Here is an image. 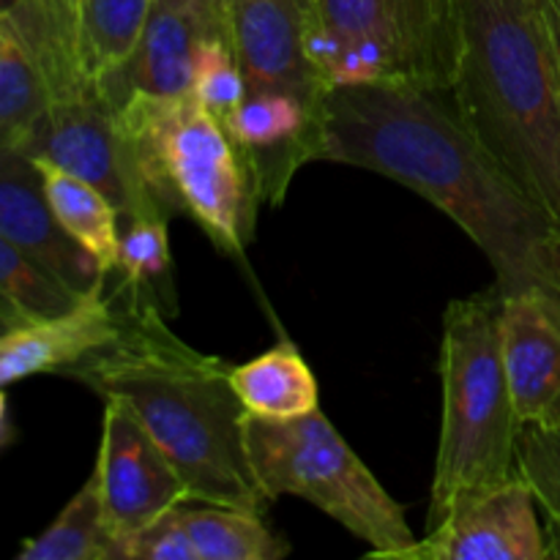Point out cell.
I'll use <instances>...</instances> for the list:
<instances>
[{
  "label": "cell",
  "mask_w": 560,
  "mask_h": 560,
  "mask_svg": "<svg viewBox=\"0 0 560 560\" xmlns=\"http://www.w3.org/2000/svg\"><path fill=\"white\" fill-rule=\"evenodd\" d=\"M317 162L370 170L446 213L487 255L495 288L552 293L547 246L558 224L517 189L438 93L337 85L326 93Z\"/></svg>",
  "instance_id": "6da1fadb"
},
{
  "label": "cell",
  "mask_w": 560,
  "mask_h": 560,
  "mask_svg": "<svg viewBox=\"0 0 560 560\" xmlns=\"http://www.w3.org/2000/svg\"><path fill=\"white\" fill-rule=\"evenodd\" d=\"M118 337L66 375L102 399L126 405L162 446L191 501L262 512L266 495L252 474L244 405L230 386V364L175 337L151 288L115 293Z\"/></svg>",
  "instance_id": "7a4b0ae2"
},
{
  "label": "cell",
  "mask_w": 560,
  "mask_h": 560,
  "mask_svg": "<svg viewBox=\"0 0 560 560\" xmlns=\"http://www.w3.org/2000/svg\"><path fill=\"white\" fill-rule=\"evenodd\" d=\"M454 113L560 228V60L547 0H459Z\"/></svg>",
  "instance_id": "3957f363"
},
{
  "label": "cell",
  "mask_w": 560,
  "mask_h": 560,
  "mask_svg": "<svg viewBox=\"0 0 560 560\" xmlns=\"http://www.w3.org/2000/svg\"><path fill=\"white\" fill-rule=\"evenodd\" d=\"M501 293L454 299L443 315V419L427 530L457 506L517 479L520 424L501 353Z\"/></svg>",
  "instance_id": "277c9868"
},
{
  "label": "cell",
  "mask_w": 560,
  "mask_h": 560,
  "mask_svg": "<svg viewBox=\"0 0 560 560\" xmlns=\"http://www.w3.org/2000/svg\"><path fill=\"white\" fill-rule=\"evenodd\" d=\"M113 107L162 211L189 217L224 255H244L260 197L222 120L191 93L129 96Z\"/></svg>",
  "instance_id": "5b68a950"
},
{
  "label": "cell",
  "mask_w": 560,
  "mask_h": 560,
  "mask_svg": "<svg viewBox=\"0 0 560 560\" xmlns=\"http://www.w3.org/2000/svg\"><path fill=\"white\" fill-rule=\"evenodd\" d=\"M244 435L252 474L266 501L293 495L312 503L366 541L370 558L392 560L419 541L405 509L320 410L299 419L244 413Z\"/></svg>",
  "instance_id": "8992f818"
},
{
  "label": "cell",
  "mask_w": 560,
  "mask_h": 560,
  "mask_svg": "<svg viewBox=\"0 0 560 560\" xmlns=\"http://www.w3.org/2000/svg\"><path fill=\"white\" fill-rule=\"evenodd\" d=\"M310 52L331 88L446 93L459 52V0H310Z\"/></svg>",
  "instance_id": "52a82bcc"
},
{
  "label": "cell",
  "mask_w": 560,
  "mask_h": 560,
  "mask_svg": "<svg viewBox=\"0 0 560 560\" xmlns=\"http://www.w3.org/2000/svg\"><path fill=\"white\" fill-rule=\"evenodd\" d=\"M22 151L93 184L120 217L170 219L153 197L135 145L104 93L49 102L47 115L38 120Z\"/></svg>",
  "instance_id": "ba28073f"
},
{
  "label": "cell",
  "mask_w": 560,
  "mask_h": 560,
  "mask_svg": "<svg viewBox=\"0 0 560 560\" xmlns=\"http://www.w3.org/2000/svg\"><path fill=\"white\" fill-rule=\"evenodd\" d=\"M93 476L98 481L104 517L120 541L148 523L191 501V492L151 432L126 405L104 399L102 443Z\"/></svg>",
  "instance_id": "9c48e42d"
},
{
  "label": "cell",
  "mask_w": 560,
  "mask_h": 560,
  "mask_svg": "<svg viewBox=\"0 0 560 560\" xmlns=\"http://www.w3.org/2000/svg\"><path fill=\"white\" fill-rule=\"evenodd\" d=\"M224 33L249 91H282L323 109L331 85L310 52V0H224Z\"/></svg>",
  "instance_id": "30bf717a"
},
{
  "label": "cell",
  "mask_w": 560,
  "mask_h": 560,
  "mask_svg": "<svg viewBox=\"0 0 560 560\" xmlns=\"http://www.w3.org/2000/svg\"><path fill=\"white\" fill-rule=\"evenodd\" d=\"M550 541L539 503L523 476L454 509L394 560H547Z\"/></svg>",
  "instance_id": "8fae6325"
},
{
  "label": "cell",
  "mask_w": 560,
  "mask_h": 560,
  "mask_svg": "<svg viewBox=\"0 0 560 560\" xmlns=\"http://www.w3.org/2000/svg\"><path fill=\"white\" fill-rule=\"evenodd\" d=\"M498 328L520 424L560 427V299L545 288L501 293Z\"/></svg>",
  "instance_id": "7c38bea8"
},
{
  "label": "cell",
  "mask_w": 560,
  "mask_h": 560,
  "mask_svg": "<svg viewBox=\"0 0 560 560\" xmlns=\"http://www.w3.org/2000/svg\"><path fill=\"white\" fill-rule=\"evenodd\" d=\"M206 36L228 38L224 0H153L131 58L102 82L104 98L118 104L129 96H186L195 49Z\"/></svg>",
  "instance_id": "4fadbf2b"
},
{
  "label": "cell",
  "mask_w": 560,
  "mask_h": 560,
  "mask_svg": "<svg viewBox=\"0 0 560 560\" xmlns=\"http://www.w3.org/2000/svg\"><path fill=\"white\" fill-rule=\"evenodd\" d=\"M0 235L55 279L85 295L104 277L91 255L60 228L47 200L42 167L31 153L0 142Z\"/></svg>",
  "instance_id": "5bb4252c"
},
{
  "label": "cell",
  "mask_w": 560,
  "mask_h": 560,
  "mask_svg": "<svg viewBox=\"0 0 560 560\" xmlns=\"http://www.w3.org/2000/svg\"><path fill=\"white\" fill-rule=\"evenodd\" d=\"M120 310L115 295H107V279L80 295L71 310L44 320H27L0 337V388L42 375L69 372L91 353L118 337Z\"/></svg>",
  "instance_id": "9a60e30c"
},
{
  "label": "cell",
  "mask_w": 560,
  "mask_h": 560,
  "mask_svg": "<svg viewBox=\"0 0 560 560\" xmlns=\"http://www.w3.org/2000/svg\"><path fill=\"white\" fill-rule=\"evenodd\" d=\"M230 386L246 413L260 419H299L320 410L317 377L290 342H279L246 364L230 366Z\"/></svg>",
  "instance_id": "2e32d148"
},
{
  "label": "cell",
  "mask_w": 560,
  "mask_h": 560,
  "mask_svg": "<svg viewBox=\"0 0 560 560\" xmlns=\"http://www.w3.org/2000/svg\"><path fill=\"white\" fill-rule=\"evenodd\" d=\"M38 167H42L44 191L60 228L96 260L104 277H113L118 271L120 255L118 208L96 186L77 178L69 170L49 162H38Z\"/></svg>",
  "instance_id": "e0dca14e"
},
{
  "label": "cell",
  "mask_w": 560,
  "mask_h": 560,
  "mask_svg": "<svg viewBox=\"0 0 560 560\" xmlns=\"http://www.w3.org/2000/svg\"><path fill=\"white\" fill-rule=\"evenodd\" d=\"M197 560H279L290 556L284 536L262 523V512L238 506H178Z\"/></svg>",
  "instance_id": "ac0fdd59"
},
{
  "label": "cell",
  "mask_w": 560,
  "mask_h": 560,
  "mask_svg": "<svg viewBox=\"0 0 560 560\" xmlns=\"http://www.w3.org/2000/svg\"><path fill=\"white\" fill-rule=\"evenodd\" d=\"M47 107L49 88L31 44L11 14H0V142L25 145Z\"/></svg>",
  "instance_id": "d6986e66"
},
{
  "label": "cell",
  "mask_w": 560,
  "mask_h": 560,
  "mask_svg": "<svg viewBox=\"0 0 560 560\" xmlns=\"http://www.w3.org/2000/svg\"><path fill=\"white\" fill-rule=\"evenodd\" d=\"M153 0H77V38L88 74L107 80L140 44Z\"/></svg>",
  "instance_id": "ffe728a7"
},
{
  "label": "cell",
  "mask_w": 560,
  "mask_h": 560,
  "mask_svg": "<svg viewBox=\"0 0 560 560\" xmlns=\"http://www.w3.org/2000/svg\"><path fill=\"white\" fill-rule=\"evenodd\" d=\"M20 560H120L118 539L104 517L96 476H88L47 530L25 541Z\"/></svg>",
  "instance_id": "44dd1931"
},
{
  "label": "cell",
  "mask_w": 560,
  "mask_h": 560,
  "mask_svg": "<svg viewBox=\"0 0 560 560\" xmlns=\"http://www.w3.org/2000/svg\"><path fill=\"white\" fill-rule=\"evenodd\" d=\"M0 295L11 301L31 320H44L71 310L80 301L74 290L55 279L47 268L16 249L0 235Z\"/></svg>",
  "instance_id": "7402d4cb"
},
{
  "label": "cell",
  "mask_w": 560,
  "mask_h": 560,
  "mask_svg": "<svg viewBox=\"0 0 560 560\" xmlns=\"http://www.w3.org/2000/svg\"><path fill=\"white\" fill-rule=\"evenodd\" d=\"M517 474L545 514L550 558H560V427H523L517 441Z\"/></svg>",
  "instance_id": "603a6c76"
},
{
  "label": "cell",
  "mask_w": 560,
  "mask_h": 560,
  "mask_svg": "<svg viewBox=\"0 0 560 560\" xmlns=\"http://www.w3.org/2000/svg\"><path fill=\"white\" fill-rule=\"evenodd\" d=\"M189 93L219 120L228 118L244 102L249 88L228 38L206 36L197 44Z\"/></svg>",
  "instance_id": "cb8c5ba5"
},
{
  "label": "cell",
  "mask_w": 560,
  "mask_h": 560,
  "mask_svg": "<svg viewBox=\"0 0 560 560\" xmlns=\"http://www.w3.org/2000/svg\"><path fill=\"white\" fill-rule=\"evenodd\" d=\"M170 219L145 217L129 219V228L120 230L118 273L126 288H151L156 277L170 268Z\"/></svg>",
  "instance_id": "d4e9b609"
},
{
  "label": "cell",
  "mask_w": 560,
  "mask_h": 560,
  "mask_svg": "<svg viewBox=\"0 0 560 560\" xmlns=\"http://www.w3.org/2000/svg\"><path fill=\"white\" fill-rule=\"evenodd\" d=\"M120 560H197L178 506L120 541Z\"/></svg>",
  "instance_id": "484cf974"
},
{
  "label": "cell",
  "mask_w": 560,
  "mask_h": 560,
  "mask_svg": "<svg viewBox=\"0 0 560 560\" xmlns=\"http://www.w3.org/2000/svg\"><path fill=\"white\" fill-rule=\"evenodd\" d=\"M27 320H31V317L22 315L5 295H0V337H5V334L14 331V328L25 326Z\"/></svg>",
  "instance_id": "4316f807"
},
{
  "label": "cell",
  "mask_w": 560,
  "mask_h": 560,
  "mask_svg": "<svg viewBox=\"0 0 560 560\" xmlns=\"http://www.w3.org/2000/svg\"><path fill=\"white\" fill-rule=\"evenodd\" d=\"M547 260H550V284L552 293L560 299V228L552 233L550 246H547Z\"/></svg>",
  "instance_id": "83f0119b"
},
{
  "label": "cell",
  "mask_w": 560,
  "mask_h": 560,
  "mask_svg": "<svg viewBox=\"0 0 560 560\" xmlns=\"http://www.w3.org/2000/svg\"><path fill=\"white\" fill-rule=\"evenodd\" d=\"M547 11H550V25H552V38H556V49H558V60H560V22L558 16L552 14V9L547 5Z\"/></svg>",
  "instance_id": "f1b7e54d"
},
{
  "label": "cell",
  "mask_w": 560,
  "mask_h": 560,
  "mask_svg": "<svg viewBox=\"0 0 560 560\" xmlns=\"http://www.w3.org/2000/svg\"><path fill=\"white\" fill-rule=\"evenodd\" d=\"M5 438V394L0 388V441Z\"/></svg>",
  "instance_id": "f546056e"
},
{
  "label": "cell",
  "mask_w": 560,
  "mask_h": 560,
  "mask_svg": "<svg viewBox=\"0 0 560 560\" xmlns=\"http://www.w3.org/2000/svg\"><path fill=\"white\" fill-rule=\"evenodd\" d=\"M16 3H20V0H0V14H9Z\"/></svg>",
  "instance_id": "4dcf8cb0"
},
{
  "label": "cell",
  "mask_w": 560,
  "mask_h": 560,
  "mask_svg": "<svg viewBox=\"0 0 560 560\" xmlns=\"http://www.w3.org/2000/svg\"><path fill=\"white\" fill-rule=\"evenodd\" d=\"M547 5H550L552 14H556L558 22H560V0H547Z\"/></svg>",
  "instance_id": "1f68e13d"
}]
</instances>
